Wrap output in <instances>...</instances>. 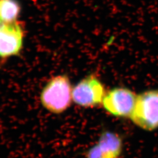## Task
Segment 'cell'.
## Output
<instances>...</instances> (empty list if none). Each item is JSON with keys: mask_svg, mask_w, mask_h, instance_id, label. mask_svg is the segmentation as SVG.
I'll return each mask as SVG.
<instances>
[{"mask_svg": "<svg viewBox=\"0 0 158 158\" xmlns=\"http://www.w3.org/2000/svg\"><path fill=\"white\" fill-rule=\"evenodd\" d=\"M73 88L67 76L59 75L52 77L40 93L42 105L48 111L53 114L64 112L73 101Z\"/></svg>", "mask_w": 158, "mask_h": 158, "instance_id": "6da1fadb", "label": "cell"}, {"mask_svg": "<svg viewBox=\"0 0 158 158\" xmlns=\"http://www.w3.org/2000/svg\"><path fill=\"white\" fill-rule=\"evenodd\" d=\"M130 118L142 130L152 131L158 129V90L147 91L137 96Z\"/></svg>", "mask_w": 158, "mask_h": 158, "instance_id": "7a4b0ae2", "label": "cell"}, {"mask_svg": "<svg viewBox=\"0 0 158 158\" xmlns=\"http://www.w3.org/2000/svg\"><path fill=\"white\" fill-rule=\"evenodd\" d=\"M106 94L102 81L96 76L90 75L73 88V101L82 107H96L102 104Z\"/></svg>", "mask_w": 158, "mask_h": 158, "instance_id": "3957f363", "label": "cell"}, {"mask_svg": "<svg viewBox=\"0 0 158 158\" xmlns=\"http://www.w3.org/2000/svg\"><path fill=\"white\" fill-rule=\"evenodd\" d=\"M135 94L125 87H117L106 93L102 106L108 113L115 117L130 118L135 107Z\"/></svg>", "mask_w": 158, "mask_h": 158, "instance_id": "277c9868", "label": "cell"}, {"mask_svg": "<svg viewBox=\"0 0 158 158\" xmlns=\"http://www.w3.org/2000/svg\"><path fill=\"white\" fill-rule=\"evenodd\" d=\"M123 141L118 134L104 131L96 143L85 152V158H119L123 152Z\"/></svg>", "mask_w": 158, "mask_h": 158, "instance_id": "5b68a950", "label": "cell"}, {"mask_svg": "<svg viewBox=\"0 0 158 158\" xmlns=\"http://www.w3.org/2000/svg\"><path fill=\"white\" fill-rule=\"evenodd\" d=\"M23 33L17 22L4 23L0 27V57L15 56L22 49Z\"/></svg>", "mask_w": 158, "mask_h": 158, "instance_id": "8992f818", "label": "cell"}, {"mask_svg": "<svg viewBox=\"0 0 158 158\" xmlns=\"http://www.w3.org/2000/svg\"><path fill=\"white\" fill-rule=\"evenodd\" d=\"M19 12V4L15 0H0V19L4 22H16Z\"/></svg>", "mask_w": 158, "mask_h": 158, "instance_id": "52a82bcc", "label": "cell"}]
</instances>
